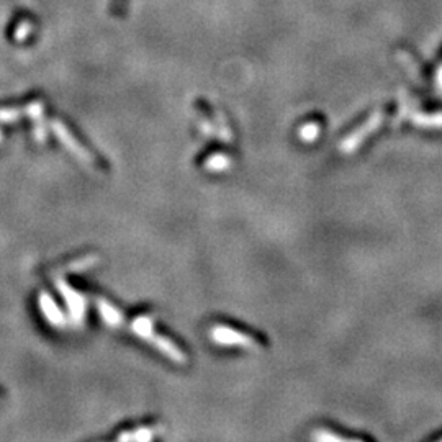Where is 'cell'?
Returning a JSON list of instances; mask_svg holds the SVG:
<instances>
[{
    "instance_id": "6da1fadb",
    "label": "cell",
    "mask_w": 442,
    "mask_h": 442,
    "mask_svg": "<svg viewBox=\"0 0 442 442\" xmlns=\"http://www.w3.org/2000/svg\"><path fill=\"white\" fill-rule=\"evenodd\" d=\"M211 341L220 344V346H241L247 349H259V343L249 334L241 333V331L228 328V326H213L210 329Z\"/></svg>"
},
{
    "instance_id": "7a4b0ae2",
    "label": "cell",
    "mask_w": 442,
    "mask_h": 442,
    "mask_svg": "<svg viewBox=\"0 0 442 442\" xmlns=\"http://www.w3.org/2000/svg\"><path fill=\"white\" fill-rule=\"evenodd\" d=\"M380 123H382V115L375 113L374 117H370L369 120L364 123V125H362L361 128H357V130L351 133L347 138L343 140L341 146H339V148H341V151L344 154H351V153L356 151V149L359 148L362 143H364V140L367 138V136L372 135L374 131L378 130Z\"/></svg>"
},
{
    "instance_id": "3957f363",
    "label": "cell",
    "mask_w": 442,
    "mask_h": 442,
    "mask_svg": "<svg viewBox=\"0 0 442 442\" xmlns=\"http://www.w3.org/2000/svg\"><path fill=\"white\" fill-rule=\"evenodd\" d=\"M148 343H151L159 352L164 354V356L169 357V359L172 362H175V364L184 365L185 362H187V357H185V354L180 351V349L177 347L174 343L169 341L167 338H164V336H159L156 333H153L151 336H149Z\"/></svg>"
},
{
    "instance_id": "277c9868",
    "label": "cell",
    "mask_w": 442,
    "mask_h": 442,
    "mask_svg": "<svg viewBox=\"0 0 442 442\" xmlns=\"http://www.w3.org/2000/svg\"><path fill=\"white\" fill-rule=\"evenodd\" d=\"M231 157L224 156L223 153H216L205 161V169L209 172H224L231 167Z\"/></svg>"
},
{
    "instance_id": "5b68a950",
    "label": "cell",
    "mask_w": 442,
    "mask_h": 442,
    "mask_svg": "<svg viewBox=\"0 0 442 442\" xmlns=\"http://www.w3.org/2000/svg\"><path fill=\"white\" fill-rule=\"evenodd\" d=\"M131 328L141 339L148 341L149 336L154 333V320L151 316H140L133 321Z\"/></svg>"
},
{
    "instance_id": "8992f818",
    "label": "cell",
    "mask_w": 442,
    "mask_h": 442,
    "mask_svg": "<svg viewBox=\"0 0 442 442\" xmlns=\"http://www.w3.org/2000/svg\"><path fill=\"white\" fill-rule=\"evenodd\" d=\"M161 432V427H141V430L135 432H126V434H120L118 439L120 441H138V442H148L151 441L154 436Z\"/></svg>"
},
{
    "instance_id": "52a82bcc",
    "label": "cell",
    "mask_w": 442,
    "mask_h": 442,
    "mask_svg": "<svg viewBox=\"0 0 442 442\" xmlns=\"http://www.w3.org/2000/svg\"><path fill=\"white\" fill-rule=\"evenodd\" d=\"M313 439L320 441V442H346V441H359V439H349V437L339 436L336 432L326 431V430H318L316 432H313Z\"/></svg>"
},
{
    "instance_id": "ba28073f",
    "label": "cell",
    "mask_w": 442,
    "mask_h": 442,
    "mask_svg": "<svg viewBox=\"0 0 442 442\" xmlns=\"http://www.w3.org/2000/svg\"><path fill=\"white\" fill-rule=\"evenodd\" d=\"M318 135H320V126L316 123H308L300 130V138L303 140V143H313L318 138Z\"/></svg>"
},
{
    "instance_id": "9c48e42d",
    "label": "cell",
    "mask_w": 442,
    "mask_h": 442,
    "mask_svg": "<svg viewBox=\"0 0 442 442\" xmlns=\"http://www.w3.org/2000/svg\"><path fill=\"white\" fill-rule=\"evenodd\" d=\"M102 315H104L105 320H107L112 326H118L123 320L120 313H118V309H115L107 303H102Z\"/></svg>"
},
{
    "instance_id": "30bf717a",
    "label": "cell",
    "mask_w": 442,
    "mask_h": 442,
    "mask_svg": "<svg viewBox=\"0 0 442 442\" xmlns=\"http://www.w3.org/2000/svg\"><path fill=\"white\" fill-rule=\"evenodd\" d=\"M413 122L424 128H441L442 126V113L434 117H414Z\"/></svg>"
}]
</instances>
